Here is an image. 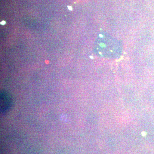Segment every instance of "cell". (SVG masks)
I'll list each match as a JSON object with an SVG mask.
<instances>
[{
  "label": "cell",
  "mask_w": 154,
  "mask_h": 154,
  "mask_svg": "<svg viewBox=\"0 0 154 154\" xmlns=\"http://www.w3.org/2000/svg\"><path fill=\"white\" fill-rule=\"evenodd\" d=\"M103 37V40L99 44L103 51L99 54L105 56L106 57H116L121 53V46L118 42L116 41L112 37L105 36Z\"/></svg>",
  "instance_id": "1"
},
{
  "label": "cell",
  "mask_w": 154,
  "mask_h": 154,
  "mask_svg": "<svg viewBox=\"0 0 154 154\" xmlns=\"http://www.w3.org/2000/svg\"><path fill=\"white\" fill-rule=\"evenodd\" d=\"M12 100L11 96L5 93H2L1 95V110L2 113H5L11 108Z\"/></svg>",
  "instance_id": "2"
},
{
  "label": "cell",
  "mask_w": 154,
  "mask_h": 154,
  "mask_svg": "<svg viewBox=\"0 0 154 154\" xmlns=\"http://www.w3.org/2000/svg\"><path fill=\"white\" fill-rule=\"evenodd\" d=\"M1 24H2V25H5V24L6 22H5V21H3L2 22H1Z\"/></svg>",
  "instance_id": "3"
},
{
  "label": "cell",
  "mask_w": 154,
  "mask_h": 154,
  "mask_svg": "<svg viewBox=\"0 0 154 154\" xmlns=\"http://www.w3.org/2000/svg\"><path fill=\"white\" fill-rule=\"evenodd\" d=\"M68 8L70 11H72V8L71 7H70V6H68Z\"/></svg>",
  "instance_id": "4"
}]
</instances>
